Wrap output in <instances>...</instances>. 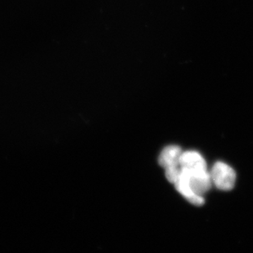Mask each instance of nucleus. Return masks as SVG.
I'll list each match as a JSON object with an SVG mask.
<instances>
[{
    "instance_id": "1",
    "label": "nucleus",
    "mask_w": 253,
    "mask_h": 253,
    "mask_svg": "<svg viewBox=\"0 0 253 253\" xmlns=\"http://www.w3.org/2000/svg\"><path fill=\"white\" fill-rule=\"evenodd\" d=\"M212 184L221 191H230L236 183V173L228 164L217 161L210 172Z\"/></svg>"
},
{
    "instance_id": "2",
    "label": "nucleus",
    "mask_w": 253,
    "mask_h": 253,
    "mask_svg": "<svg viewBox=\"0 0 253 253\" xmlns=\"http://www.w3.org/2000/svg\"><path fill=\"white\" fill-rule=\"evenodd\" d=\"M181 176L185 179L192 192L198 196L203 197L211 188V178L207 169L188 171L181 169Z\"/></svg>"
},
{
    "instance_id": "3",
    "label": "nucleus",
    "mask_w": 253,
    "mask_h": 253,
    "mask_svg": "<svg viewBox=\"0 0 253 253\" xmlns=\"http://www.w3.org/2000/svg\"><path fill=\"white\" fill-rule=\"evenodd\" d=\"M179 166L188 171L204 170L207 169V162L198 151H186L181 154Z\"/></svg>"
},
{
    "instance_id": "4",
    "label": "nucleus",
    "mask_w": 253,
    "mask_h": 253,
    "mask_svg": "<svg viewBox=\"0 0 253 253\" xmlns=\"http://www.w3.org/2000/svg\"><path fill=\"white\" fill-rule=\"evenodd\" d=\"M183 151L180 146L176 145H169L161 151L159 156V164L163 168H168L171 166H179V159Z\"/></svg>"
},
{
    "instance_id": "5",
    "label": "nucleus",
    "mask_w": 253,
    "mask_h": 253,
    "mask_svg": "<svg viewBox=\"0 0 253 253\" xmlns=\"http://www.w3.org/2000/svg\"><path fill=\"white\" fill-rule=\"evenodd\" d=\"M175 188L187 201L191 203V204L195 205V206H202L205 203L204 197L198 196L192 192L191 188L188 187V183L186 182L185 179L181 176H179L178 181L174 183Z\"/></svg>"
},
{
    "instance_id": "6",
    "label": "nucleus",
    "mask_w": 253,
    "mask_h": 253,
    "mask_svg": "<svg viewBox=\"0 0 253 253\" xmlns=\"http://www.w3.org/2000/svg\"><path fill=\"white\" fill-rule=\"evenodd\" d=\"M165 170H166V177L167 180L169 183L174 184L178 181L179 176H180V166H171V167L165 169Z\"/></svg>"
}]
</instances>
